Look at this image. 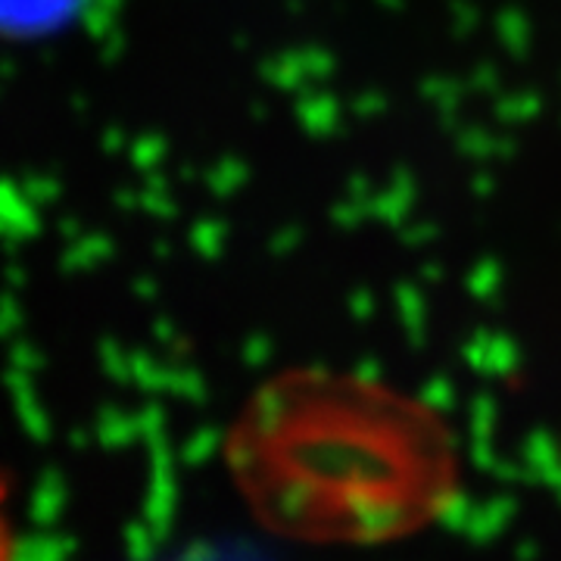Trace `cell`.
<instances>
[{"instance_id":"1","label":"cell","mask_w":561,"mask_h":561,"mask_svg":"<svg viewBox=\"0 0 561 561\" xmlns=\"http://www.w3.org/2000/svg\"><path fill=\"white\" fill-rule=\"evenodd\" d=\"M225 465L265 530L316 546L412 537L461 490L459 440L434 405L337 368H290L256 387Z\"/></svg>"},{"instance_id":"2","label":"cell","mask_w":561,"mask_h":561,"mask_svg":"<svg viewBox=\"0 0 561 561\" xmlns=\"http://www.w3.org/2000/svg\"><path fill=\"white\" fill-rule=\"evenodd\" d=\"M20 552V530L10 515V483L0 481V561Z\"/></svg>"}]
</instances>
